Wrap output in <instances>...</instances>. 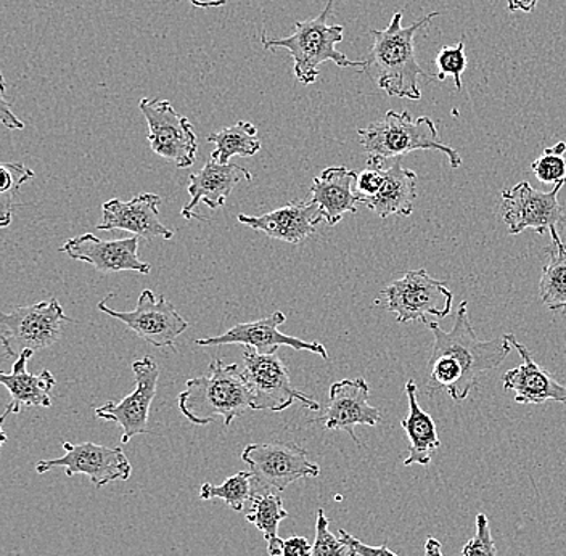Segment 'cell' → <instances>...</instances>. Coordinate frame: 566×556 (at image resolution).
<instances>
[{
	"label": "cell",
	"instance_id": "27",
	"mask_svg": "<svg viewBox=\"0 0 566 556\" xmlns=\"http://www.w3.org/2000/svg\"><path fill=\"white\" fill-rule=\"evenodd\" d=\"M250 502L251 512L247 515L248 522L264 534L269 556H281L283 539L279 537V526L283 520L289 518V512L283 508L281 495L277 492H265V494L253 495Z\"/></svg>",
	"mask_w": 566,
	"mask_h": 556
},
{
	"label": "cell",
	"instance_id": "40",
	"mask_svg": "<svg viewBox=\"0 0 566 556\" xmlns=\"http://www.w3.org/2000/svg\"><path fill=\"white\" fill-rule=\"evenodd\" d=\"M195 9H221L229 3V0H189Z\"/></svg>",
	"mask_w": 566,
	"mask_h": 556
},
{
	"label": "cell",
	"instance_id": "39",
	"mask_svg": "<svg viewBox=\"0 0 566 556\" xmlns=\"http://www.w3.org/2000/svg\"><path fill=\"white\" fill-rule=\"evenodd\" d=\"M539 0H507L509 10L511 12L531 13L536 10Z\"/></svg>",
	"mask_w": 566,
	"mask_h": 556
},
{
	"label": "cell",
	"instance_id": "11",
	"mask_svg": "<svg viewBox=\"0 0 566 556\" xmlns=\"http://www.w3.org/2000/svg\"><path fill=\"white\" fill-rule=\"evenodd\" d=\"M62 445L65 455L35 463L39 474L53 469L65 470L69 478L86 474L95 489H102L113 481H127L133 474V465L122 448H106L94 442L71 444L69 441H63Z\"/></svg>",
	"mask_w": 566,
	"mask_h": 556
},
{
	"label": "cell",
	"instance_id": "9",
	"mask_svg": "<svg viewBox=\"0 0 566 556\" xmlns=\"http://www.w3.org/2000/svg\"><path fill=\"white\" fill-rule=\"evenodd\" d=\"M243 374L253 398V410L283 412L295 402L311 410H321V406L310 396L298 391L290 380L289 370L283 366L277 353L260 354L251 348L243 350Z\"/></svg>",
	"mask_w": 566,
	"mask_h": 556
},
{
	"label": "cell",
	"instance_id": "33",
	"mask_svg": "<svg viewBox=\"0 0 566 556\" xmlns=\"http://www.w3.org/2000/svg\"><path fill=\"white\" fill-rule=\"evenodd\" d=\"M531 171L543 183H566V159L564 155L555 154L552 148H546L536 161L531 165Z\"/></svg>",
	"mask_w": 566,
	"mask_h": 556
},
{
	"label": "cell",
	"instance_id": "41",
	"mask_svg": "<svg viewBox=\"0 0 566 556\" xmlns=\"http://www.w3.org/2000/svg\"><path fill=\"white\" fill-rule=\"evenodd\" d=\"M442 545L441 542L434 539V537H430L424 544V556H444L442 555Z\"/></svg>",
	"mask_w": 566,
	"mask_h": 556
},
{
	"label": "cell",
	"instance_id": "10",
	"mask_svg": "<svg viewBox=\"0 0 566 556\" xmlns=\"http://www.w3.org/2000/svg\"><path fill=\"white\" fill-rule=\"evenodd\" d=\"M139 108L148 124V141L158 157L186 169L197 159L198 141L192 123L165 98H142Z\"/></svg>",
	"mask_w": 566,
	"mask_h": 556
},
{
	"label": "cell",
	"instance_id": "6",
	"mask_svg": "<svg viewBox=\"0 0 566 556\" xmlns=\"http://www.w3.org/2000/svg\"><path fill=\"white\" fill-rule=\"evenodd\" d=\"M253 481V494L282 492L300 480H310L321 474V466L311 462L310 453L296 442H268L250 444L242 452Z\"/></svg>",
	"mask_w": 566,
	"mask_h": 556
},
{
	"label": "cell",
	"instance_id": "17",
	"mask_svg": "<svg viewBox=\"0 0 566 556\" xmlns=\"http://www.w3.org/2000/svg\"><path fill=\"white\" fill-rule=\"evenodd\" d=\"M370 388L364 378L336 381L331 386V400L324 417L325 430L346 431L357 445H363L356 436L357 424L375 427L380 423L381 412L369 403Z\"/></svg>",
	"mask_w": 566,
	"mask_h": 556
},
{
	"label": "cell",
	"instance_id": "7",
	"mask_svg": "<svg viewBox=\"0 0 566 556\" xmlns=\"http://www.w3.org/2000/svg\"><path fill=\"white\" fill-rule=\"evenodd\" d=\"M65 322L73 321L55 297L0 314V342L6 357L49 348L62 338Z\"/></svg>",
	"mask_w": 566,
	"mask_h": 556
},
{
	"label": "cell",
	"instance_id": "28",
	"mask_svg": "<svg viewBox=\"0 0 566 556\" xmlns=\"http://www.w3.org/2000/svg\"><path fill=\"white\" fill-rule=\"evenodd\" d=\"M208 141L216 147L211 159L219 165H229L232 157H253L261 150L256 126L248 122H239L219 133H212Z\"/></svg>",
	"mask_w": 566,
	"mask_h": 556
},
{
	"label": "cell",
	"instance_id": "30",
	"mask_svg": "<svg viewBox=\"0 0 566 556\" xmlns=\"http://www.w3.org/2000/svg\"><path fill=\"white\" fill-rule=\"evenodd\" d=\"M0 171L3 176L2 189H0V225L9 227L18 193L28 180L33 179L34 172L21 162H3Z\"/></svg>",
	"mask_w": 566,
	"mask_h": 556
},
{
	"label": "cell",
	"instance_id": "20",
	"mask_svg": "<svg viewBox=\"0 0 566 556\" xmlns=\"http://www.w3.org/2000/svg\"><path fill=\"white\" fill-rule=\"evenodd\" d=\"M322 221L325 219L321 208L311 200L286 204L263 216L239 214L240 224L263 232L269 239L293 244L310 239Z\"/></svg>",
	"mask_w": 566,
	"mask_h": 556
},
{
	"label": "cell",
	"instance_id": "38",
	"mask_svg": "<svg viewBox=\"0 0 566 556\" xmlns=\"http://www.w3.org/2000/svg\"><path fill=\"white\" fill-rule=\"evenodd\" d=\"M0 115H2V123L6 124L9 129L21 130L24 129L23 122L10 112L9 102L6 98V81L2 80V92H0Z\"/></svg>",
	"mask_w": 566,
	"mask_h": 556
},
{
	"label": "cell",
	"instance_id": "4",
	"mask_svg": "<svg viewBox=\"0 0 566 556\" xmlns=\"http://www.w3.org/2000/svg\"><path fill=\"white\" fill-rule=\"evenodd\" d=\"M334 13V0H328L325 9L313 20L296 21L293 34L283 39H268L261 34V44L268 51L285 49L293 60V74L303 86L316 83L321 65L334 62L339 69H357L363 73L366 63L353 62L345 53L336 51V45L345 38L342 24H328Z\"/></svg>",
	"mask_w": 566,
	"mask_h": 556
},
{
	"label": "cell",
	"instance_id": "32",
	"mask_svg": "<svg viewBox=\"0 0 566 556\" xmlns=\"http://www.w3.org/2000/svg\"><path fill=\"white\" fill-rule=\"evenodd\" d=\"M465 44L462 41L458 45L442 48L434 60L438 73L437 80L444 81L446 77H454L455 88H462V74L467 69Z\"/></svg>",
	"mask_w": 566,
	"mask_h": 556
},
{
	"label": "cell",
	"instance_id": "36",
	"mask_svg": "<svg viewBox=\"0 0 566 556\" xmlns=\"http://www.w3.org/2000/svg\"><path fill=\"white\" fill-rule=\"evenodd\" d=\"M339 537L356 552L357 556H398L395 552L389 550L387 545H380V547H371V545L364 544L352 534L346 533L345 529L338 531Z\"/></svg>",
	"mask_w": 566,
	"mask_h": 556
},
{
	"label": "cell",
	"instance_id": "23",
	"mask_svg": "<svg viewBox=\"0 0 566 556\" xmlns=\"http://www.w3.org/2000/svg\"><path fill=\"white\" fill-rule=\"evenodd\" d=\"M34 356V350H24L13 363L12 374H0V382L9 389L10 400L3 416L18 413L21 407H44L52 406L51 392L55 388V377L49 370L33 375L28 371V363Z\"/></svg>",
	"mask_w": 566,
	"mask_h": 556
},
{
	"label": "cell",
	"instance_id": "24",
	"mask_svg": "<svg viewBox=\"0 0 566 556\" xmlns=\"http://www.w3.org/2000/svg\"><path fill=\"white\" fill-rule=\"evenodd\" d=\"M417 175L412 169L401 165V158L392 159L391 165L385 166L384 186L375 197L363 201L370 211L381 219L389 216L409 218L416 208Z\"/></svg>",
	"mask_w": 566,
	"mask_h": 556
},
{
	"label": "cell",
	"instance_id": "14",
	"mask_svg": "<svg viewBox=\"0 0 566 556\" xmlns=\"http://www.w3.org/2000/svg\"><path fill=\"white\" fill-rule=\"evenodd\" d=\"M136 389L119 402H106L95 409V417L104 421H116L123 428V444H127L134 436L150 433L148 417L150 407L157 396L159 378L158 364L151 357L136 360L133 364Z\"/></svg>",
	"mask_w": 566,
	"mask_h": 556
},
{
	"label": "cell",
	"instance_id": "8",
	"mask_svg": "<svg viewBox=\"0 0 566 556\" xmlns=\"http://www.w3.org/2000/svg\"><path fill=\"white\" fill-rule=\"evenodd\" d=\"M385 310L396 315L399 324L422 321L428 324L430 315L446 318L452 311L454 293L440 280L431 277L424 269L407 272L384 290Z\"/></svg>",
	"mask_w": 566,
	"mask_h": 556
},
{
	"label": "cell",
	"instance_id": "25",
	"mask_svg": "<svg viewBox=\"0 0 566 556\" xmlns=\"http://www.w3.org/2000/svg\"><path fill=\"white\" fill-rule=\"evenodd\" d=\"M406 395L409 399V413L401 420L402 430L409 438V453L405 459V465H430L431 457L440 449L441 441L438 438L437 423L430 413L424 412L417 399L416 381L406 382Z\"/></svg>",
	"mask_w": 566,
	"mask_h": 556
},
{
	"label": "cell",
	"instance_id": "37",
	"mask_svg": "<svg viewBox=\"0 0 566 556\" xmlns=\"http://www.w3.org/2000/svg\"><path fill=\"white\" fill-rule=\"evenodd\" d=\"M281 556H313V545L301 536H293L283 541Z\"/></svg>",
	"mask_w": 566,
	"mask_h": 556
},
{
	"label": "cell",
	"instance_id": "35",
	"mask_svg": "<svg viewBox=\"0 0 566 556\" xmlns=\"http://www.w3.org/2000/svg\"><path fill=\"white\" fill-rule=\"evenodd\" d=\"M385 179V166L381 168H369L364 169L363 172L357 175L356 179V195L359 198V203H363L367 198L375 197L378 193V190L384 186Z\"/></svg>",
	"mask_w": 566,
	"mask_h": 556
},
{
	"label": "cell",
	"instance_id": "12",
	"mask_svg": "<svg viewBox=\"0 0 566 556\" xmlns=\"http://www.w3.org/2000/svg\"><path fill=\"white\" fill-rule=\"evenodd\" d=\"M98 310L109 317L123 322L142 342L155 348H171L176 350V339L189 328V322L182 317L171 301L165 296H155L150 290H145L137 301V307L129 313L109 310L105 301L98 303Z\"/></svg>",
	"mask_w": 566,
	"mask_h": 556
},
{
	"label": "cell",
	"instance_id": "18",
	"mask_svg": "<svg viewBox=\"0 0 566 556\" xmlns=\"http://www.w3.org/2000/svg\"><path fill=\"white\" fill-rule=\"evenodd\" d=\"M159 203L161 198L155 193L137 195L130 201L113 198L102 207V222L95 227L104 232L124 230L144 240H171L175 232L159 221Z\"/></svg>",
	"mask_w": 566,
	"mask_h": 556
},
{
	"label": "cell",
	"instance_id": "29",
	"mask_svg": "<svg viewBox=\"0 0 566 556\" xmlns=\"http://www.w3.org/2000/svg\"><path fill=\"white\" fill-rule=\"evenodd\" d=\"M251 494H253L251 471H239L219 486L205 483L200 489V497L203 501H224L233 512H242L247 502L251 501Z\"/></svg>",
	"mask_w": 566,
	"mask_h": 556
},
{
	"label": "cell",
	"instance_id": "26",
	"mask_svg": "<svg viewBox=\"0 0 566 556\" xmlns=\"http://www.w3.org/2000/svg\"><path fill=\"white\" fill-rule=\"evenodd\" d=\"M552 243L546 248L547 262L543 267L539 295L547 310L566 311V244L557 229L551 230Z\"/></svg>",
	"mask_w": 566,
	"mask_h": 556
},
{
	"label": "cell",
	"instance_id": "19",
	"mask_svg": "<svg viewBox=\"0 0 566 556\" xmlns=\"http://www.w3.org/2000/svg\"><path fill=\"white\" fill-rule=\"evenodd\" d=\"M509 342L522 356V366L512 368L502 377L504 389L515 392V402L522 406H543L547 400L564 403L566 407V385H562L539 366L531 356L530 349L507 333Z\"/></svg>",
	"mask_w": 566,
	"mask_h": 556
},
{
	"label": "cell",
	"instance_id": "15",
	"mask_svg": "<svg viewBox=\"0 0 566 556\" xmlns=\"http://www.w3.org/2000/svg\"><path fill=\"white\" fill-rule=\"evenodd\" d=\"M286 315L277 313L260 321L245 322V324L235 325L230 331L211 338L197 339L200 346H222V345H242L260 354L277 353L281 346H289L295 350H310V353L321 356L322 359H328L327 349L318 342H303L295 336L283 335L279 327L285 324Z\"/></svg>",
	"mask_w": 566,
	"mask_h": 556
},
{
	"label": "cell",
	"instance_id": "3",
	"mask_svg": "<svg viewBox=\"0 0 566 556\" xmlns=\"http://www.w3.org/2000/svg\"><path fill=\"white\" fill-rule=\"evenodd\" d=\"M177 403L180 413L197 427L212 423L216 418H222L226 427H230L253 407V398L243 368L216 359L207 375L186 382Z\"/></svg>",
	"mask_w": 566,
	"mask_h": 556
},
{
	"label": "cell",
	"instance_id": "22",
	"mask_svg": "<svg viewBox=\"0 0 566 556\" xmlns=\"http://www.w3.org/2000/svg\"><path fill=\"white\" fill-rule=\"evenodd\" d=\"M356 172L346 166H334L324 169L313 180L311 187V201L321 208L325 222L336 225L343 216L357 212L359 198L356 195Z\"/></svg>",
	"mask_w": 566,
	"mask_h": 556
},
{
	"label": "cell",
	"instance_id": "13",
	"mask_svg": "<svg viewBox=\"0 0 566 556\" xmlns=\"http://www.w3.org/2000/svg\"><path fill=\"white\" fill-rule=\"evenodd\" d=\"M565 182L544 193L528 182H520L512 189L502 191L501 216L511 235L523 230L534 229L539 235L547 230L557 229L564 222V209L558 193Z\"/></svg>",
	"mask_w": 566,
	"mask_h": 556
},
{
	"label": "cell",
	"instance_id": "34",
	"mask_svg": "<svg viewBox=\"0 0 566 556\" xmlns=\"http://www.w3.org/2000/svg\"><path fill=\"white\" fill-rule=\"evenodd\" d=\"M460 556H497L493 534H491L490 520L484 513H478L476 533L465 545Z\"/></svg>",
	"mask_w": 566,
	"mask_h": 556
},
{
	"label": "cell",
	"instance_id": "5",
	"mask_svg": "<svg viewBox=\"0 0 566 556\" xmlns=\"http://www.w3.org/2000/svg\"><path fill=\"white\" fill-rule=\"evenodd\" d=\"M360 145L367 151V166L381 168L392 159L405 157L416 150H437L449 158L452 169L460 168L462 157L455 148L442 144L438 127L428 116L412 119L409 112L389 109L381 122L371 123L357 130Z\"/></svg>",
	"mask_w": 566,
	"mask_h": 556
},
{
	"label": "cell",
	"instance_id": "2",
	"mask_svg": "<svg viewBox=\"0 0 566 556\" xmlns=\"http://www.w3.org/2000/svg\"><path fill=\"white\" fill-rule=\"evenodd\" d=\"M405 13L396 12L387 30H371V44L367 59L364 60L363 73L369 74L371 81L380 87L388 97L420 101L422 92L419 77H434L437 74L424 71L417 62L416 35L430 24L440 12L430 13L417 20L410 27H402Z\"/></svg>",
	"mask_w": 566,
	"mask_h": 556
},
{
	"label": "cell",
	"instance_id": "31",
	"mask_svg": "<svg viewBox=\"0 0 566 556\" xmlns=\"http://www.w3.org/2000/svg\"><path fill=\"white\" fill-rule=\"evenodd\" d=\"M328 524L331 522L325 516L324 510H318L313 556H357L356 552L342 537H336L331 533Z\"/></svg>",
	"mask_w": 566,
	"mask_h": 556
},
{
	"label": "cell",
	"instance_id": "16",
	"mask_svg": "<svg viewBox=\"0 0 566 556\" xmlns=\"http://www.w3.org/2000/svg\"><path fill=\"white\" fill-rule=\"evenodd\" d=\"M139 237L130 239L106 240L98 239L94 233L73 237L60 248L62 253L69 254L71 260L86 262L101 274L113 272H139L150 274L151 265L139 258Z\"/></svg>",
	"mask_w": 566,
	"mask_h": 556
},
{
	"label": "cell",
	"instance_id": "21",
	"mask_svg": "<svg viewBox=\"0 0 566 556\" xmlns=\"http://www.w3.org/2000/svg\"><path fill=\"white\" fill-rule=\"evenodd\" d=\"M253 179L247 168L239 165H219L214 159L203 166L198 172L190 176L189 195L190 201L182 209V216L186 219L193 218V209L203 203L214 211L222 208L228 201L232 190L240 182Z\"/></svg>",
	"mask_w": 566,
	"mask_h": 556
},
{
	"label": "cell",
	"instance_id": "1",
	"mask_svg": "<svg viewBox=\"0 0 566 556\" xmlns=\"http://www.w3.org/2000/svg\"><path fill=\"white\" fill-rule=\"evenodd\" d=\"M434 336L433 353L428 360L431 382L462 402L475 388L483 371L495 370L512 353L507 336L481 342L469 318V303L462 301L455 315L454 327L444 332L437 322H428Z\"/></svg>",
	"mask_w": 566,
	"mask_h": 556
}]
</instances>
